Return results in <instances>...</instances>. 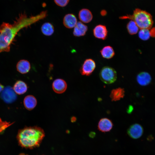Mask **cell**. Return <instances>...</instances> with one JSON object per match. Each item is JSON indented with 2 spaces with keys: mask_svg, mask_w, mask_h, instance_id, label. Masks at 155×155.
Returning <instances> with one entry per match:
<instances>
[{
  "mask_svg": "<svg viewBox=\"0 0 155 155\" xmlns=\"http://www.w3.org/2000/svg\"><path fill=\"white\" fill-rule=\"evenodd\" d=\"M25 15H21L11 24L3 22L0 26V53L9 52L10 46L18 32L32 23V19L27 18Z\"/></svg>",
  "mask_w": 155,
  "mask_h": 155,
  "instance_id": "6da1fadb",
  "label": "cell"
},
{
  "mask_svg": "<svg viewBox=\"0 0 155 155\" xmlns=\"http://www.w3.org/2000/svg\"><path fill=\"white\" fill-rule=\"evenodd\" d=\"M44 136V132L42 128L34 126L19 130L17 138L21 146L32 149L39 146Z\"/></svg>",
  "mask_w": 155,
  "mask_h": 155,
  "instance_id": "7a4b0ae2",
  "label": "cell"
},
{
  "mask_svg": "<svg viewBox=\"0 0 155 155\" xmlns=\"http://www.w3.org/2000/svg\"><path fill=\"white\" fill-rule=\"evenodd\" d=\"M121 19H129L134 21L139 28L149 30L152 26L153 21L151 15L145 11L136 8L131 15H127L119 17Z\"/></svg>",
  "mask_w": 155,
  "mask_h": 155,
  "instance_id": "3957f363",
  "label": "cell"
},
{
  "mask_svg": "<svg viewBox=\"0 0 155 155\" xmlns=\"http://www.w3.org/2000/svg\"><path fill=\"white\" fill-rule=\"evenodd\" d=\"M99 77L101 80L107 84L114 82L117 80V74L115 70L109 66H105L101 70Z\"/></svg>",
  "mask_w": 155,
  "mask_h": 155,
  "instance_id": "277c9868",
  "label": "cell"
},
{
  "mask_svg": "<svg viewBox=\"0 0 155 155\" xmlns=\"http://www.w3.org/2000/svg\"><path fill=\"white\" fill-rule=\"evenodd\" d=\"M1 97L7 103H11L15 101L17 98L13 88L10 86L6 87L1 92Z\"/></svg>",
  "mask_w": 155,
  "mask_h": 155,
  "instance_id": "5b68a950",
  "label": "cell"
},
{
  "mask_svg": "<svg viewBox=\"0 0 155 155\" xmlns=\"http://www.w3.org/2000/svg\"><path fill=\"white\" fill-rule=\"evenodd\" d=\"M96 67V63L94 60L91 59H87L80 68V73L82 75L90 76Z\"/></svg>",
  "mask_w": 155,
  "mask_h": 155,
  "instance_id": "8992f818",
  "label": "cell"
},
{
  "mask_svg": "<svg viewBox=\"0 0 155 155\" xmlns=\"http://www.w3.org/2000/svg\"><path fill=\"white\" fill-rule=\"evenodd\" d=\"M143 132L142 127L138 123H135L131 125L127 131L128 135L133 139L139 138L142 135Z\"/></svg>",
  "mask_w": 155,
  "mask_h": 155,
  "instance_id": "52a82bcc",
  "label": "cell"
},
{
  "mask_svg": "<svg viewBox=\"0 0 155 155\" xmlns=\"http://www.w3.org/2000/svg\"><path fill=\"white\" fill-rule=\"evenodd\" d=\"M113 125L111 120L107 118H103L100 120L98 124V128L102 132H108L111 130Z\"/></svg>",
  "mask_w": 155,
  "mask_h": 155,
  "instance_id": "ba28073f",
  "label": "cell"
},
{
  "mask_svg": "<svg viewBox=\"0 0 155 155\" xmlns=\"http://www.w3.org/2000/svg\"><path fill=\"white\" fill-rule=\"evenodd\" d=\"M93 34L96 38L104 40L107 38L108 31L105 25L99 24L94 28Z\"/></svg>",
  "mask_w": 155,
  "mask_h": 155,
  "instance_id": "9c48e42d",
  "label": "cell"
},
{
  "mask_svg": "<svg viewBox=\"0 0 155 155\" xmlns=\"http://www.w3.org/2000/svg\"><path fill=\"white\" fill-rule=\"evenodd\" d=\"M52 88L54 91L58 94L64 92L67 88V84L63 79H57L55 80L52 84Z\"/></svg>",
  "mask_w": 155,
  "mask_h": 155,
  "instance_id": "30bf717a",
  "label": "cell"
},
{
  "mask_svg": "<svg viewBox=\"0 0 155 155\" xmlns=\"http://www.w3.org/2000/svg\"><path fill=\"white\" fill-rule=\"evenodd\" d=\"M77 22L76 16L72 13L66 14L63 19V25L67 28L71 29L74 27Z\"/></svg>",
  "mask_w": 155,
  "mask_h": 155,
  "instance_id": "8fae6325",
  "label": "cell"
},
{
  "mask_svg": "<svg viewBox=\"0 0 155 155\" xmlns=\"http://www.w3.org/2000/svg\"><path fill=\"white\" fill-rule=\"evenodd\" d=\"M78 17L81 22L85 23L90 22L93 18V15L91 11L86 8L82 9L80 10Z\"/></svg>",
  "mask_w": 155,
  "mask_h": 155,
  "instance_id": "7c38bea8",
  "label": "cell"
},
{
  "mask_svg": "<svg viewBox=\"0 0 155 155\" xmlns=\"http://www.w3.org/2000/svg\"><path fill=\"white\" fill-rule=\"evenodd\" d=\"M137 82L142 86H146L149 84L151 80V78L149 73L146 72H141L137 76Z\"/></svg>",
  "mask_w": 155,
  "mask_h": 155,
  "instance_id": "4fadbf2b",
  "label": "cell"
},
{
  "mask_svg": "<svg viewBox=\"0 0 155 155\" xmlns=\"http://www.w3.org/2000/svg\"><path fill=\"white\" fill-rule=\"evenodd\" d=\"M88 29V27L86 25L81 22H78L74 27L73 34L76 37L84 36L85 35Z\"/></svg>",
  "mask_w": 155,
  "mask_h": 155,
  "instance_id": "5bb4252c",
  "label": "cell"
},
{
  "mask_svg": "<svg viewBox=\"0 0 155 155\" xmlns=\"http://www.w3.org/2000/svg\"><path fill=\"white\" fill-rule=\"evenodd\" d=\"M16 67L18 71L22 74H24L29 71L31 66L28 61L25 59H22L18 62Z\"/></svg>",
  "mask_w": 155,
  "mask_h": 155,
  "instance_id": "9a60e30c",
  "label": "cell"
},
{
  "mask_svg": "<svg viewBox=\"0 0 155 155\" xmlns=\"http://www.w3.org/2000/svg\"><path fill=\"white\" fill-rule=\"evenodd\" d=\"M23 103L25 107L28 110L33 109L36 106L37 101L36 98L33 95L26 96L24 99Z\"/></svg>",
  "mask_w": 155,
  "mask_h": 155,
  "instance_id": "2e32d148",
  "label": "cell"
},
{
  "mask_svg": "<svg viewBox=\"0 0 155 155\" xmlns=\"http://www.w3.org/2000/svg\"><path fill=\"white\" fill-rule=\"evenodd\" d=\"M13 89L16 94L21 95L27 91V86L26 83L21 80H18L14 84Z\"/></svg>",
  "mask_w": 155,
  "mask_h": 155,
  "instance_id": "e0dca14e",
  "label": "cell"
},
{
  "mask_svg": "<svg viewBox=\"0 0 155 155\" xmlns=\"http://www.w3.org/2000/svg\"><path fill=\"white\" fill-rule=\"evenodd\" d=\"M125 93L123 88H119L113 89L111 92L110 97L112 101H117L123 98Z\"/></svg>",
  "mask_w": 155,
  "mask_h": 155,
  "instance_id": "ac0fdd59",
  "label": "cell"
},
{
  "mask_svg": "<svg viewBox=\"0 0 155 155\" xmlns=\"http://www.w3.org/2000/svg\"><path fill=\"white\" fill-rule=\"evenodd\" d=\"M100 53L102 57L106 59L112 58L115 55L113 49L110 46H104L100 50Z\"/></svg>",
  "mask_w": 155,
  "mask_h": 155,
  "instance_id": "d6986e66",
  "label": "cell"
},
{
  "mask_svg": "<svg viewBox=\"0 0 155 155\" xmlns=\"http://www.w3.org/2000/svg\"><path fill=\"white\" fill-rule=\"evenodd\" d=\"M41 29L43 34L46 36L51 35L54 31L53 26L49 22L43 24L41 26Z\"/></svg>",
  "mask_w": 155,
  "mask_h": 155,
  "instance_id": "ffe728a7",
  "label": "cell"
},
{
  "mask_svg": "<svg viewBox=\"0 0 155 155\" xmlns=\"http://www.w3.org/2000/svg\"><path fill=\"white\" fill-rule=\"evenodd\" d=\"M126 27L129 33L131 35L136 34L138 30V27L135 22L132 20L128 22Z\"/></svg>",
  "mask_w": 155,
  "mask_h": 155,
  "instance_id": "44dd1931",
  "label": "cell"
},
{
  "mask_svg": "<svg viewBox=\"0 0 155 155\" xmlns=\"http://www.w3.org/2000/svg\"><path fill=\"white\" fill-rule=\"evenodd\" d=\"M139 38L141 40H148L150 36V31L146 29H141L138 33Z\"/></svg>",
  "mask_w": 155,
  "mask_h": 155,
  "instance_id": "7402d4cb",
  "label": "cell"
},
{
  "mask_svg": "<svg viewBox=\"0 0 155 155\" xmlns=\"http://www.w3.org/2000/svg\"><path fill=\"white\" fill-rule=\"evenodd\" d=\"M69 1V0H54L56 4L61 7L65 6L68 4Z\"/></svg>",
  "mask_w": 155,
  "mask_h": 155,
  "instance_id": "603a6c76",
  "label": "cell"
},
{
  "mask_svg": "<svg viewBox=\"0 0 155 155\" xmlns=\"http://www.w3.org/2000/svg\"><path fill=\"white\" fill-rule=\"evenodd\" d=\"M149 31L150 36L153 37H155V27L152 28Z\"/></svg>",
  "mask_w": 155,
  "mask_h": 155,
  "instance_id": "cb8c5ba5",
  "label": "cell"
},
{
  "mask_svg": "<svg viewBox=\"0 0 155 155\" xmlns=\"http://www.w3.org/2000/svg\"><path fill=\"white\" fill-rule=\"evenodd\" d=\"M133 106L131 105H129L127 109V111L128 113L130 114L133 111Z\"/></svg>",
  "mask_w": 155,
  "mask_h": 155,
  "instance_id": "d4e9b609",
  "label": "cell"
},
{
  "mask_svg": "<svg viewBox=\"0 0 155 155\" xmlns=\"http://www.w3.org/2000/svg\"><path fill=\"white\" fill-rule=\"evenodd\" d=\"M96 134L95 132L92 131L89 133V136L90 137L93 138L95 137Z\"/></svg>",
  "mask_w": 155,
  "mask_h": 155,
  "instance_id": "484cf974",
  "label": "cell"
},
{
  "mask_svg": "<svg viewBox=\"0 0 155 155\" xmlns=\"http://www.w3.org/2000/svg\"><path fill=\"white\" fill-rule=\"evenodd\" d=\"M3 89V86L0 83V92H1L2 91Z\"/></svg>",
  "mask_w": 155,
  "mask_h": 155,
  "instance_id": "4316f807",
  "label": "cell"
}]
</instances>
